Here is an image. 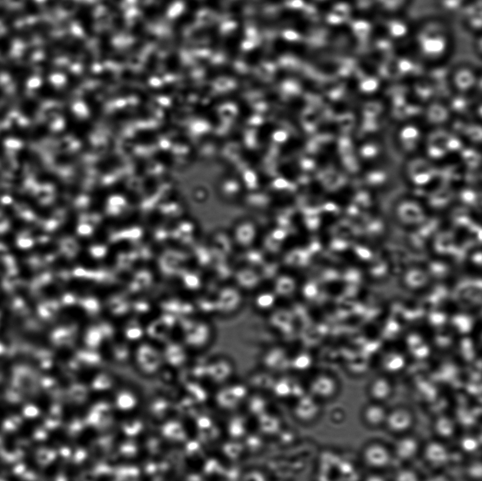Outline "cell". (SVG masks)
<instances>
[{"label": "cell", "mask_w": 482, "mask_h": 481, "mask_svg": "<svg viewBox=\"0 0 482 481\" xmlns=\"http://www.w3.org/2000/svg\"><path fill=\"white\" fill-rule=\"evenodd\" d=\"M365 461L374 468H383L390 461V452L381 444H374L365 449L363 453Z\"/></svg>", "instance_id": "obj_1"}, {"label": "cell", "mask_w": 482, "mask_h": 481, "mask_svg": "<svg viewBox=\"0 0 482 481\" xmlns=\"http://www.w3.org/2000/svg\"><path fill=\"white\" fill-rule=\"evenodd\" d=\"M388 428L394 432H404L408 430L412 424V416L404 409H397L387 416Z\"/></svg>", "instance_id": "obj_2"}, {"label": "cell", "mask_w": 482, "mask_h": 481, "mask_svg": "<svg viewBox=\"0 0 482 481\" xmlns=\"http://www.w3.org/2000/svg\"><path fill=\"white\" fill-rule=\"evenodd\" d=\"M425 458L431 465L439 466L446 463L449 459V452L445 446L439 442H433L426 446Z\"/></svg>", "instance_id": "obj_3"}, {"label": "cell", "mask_w": 482, "mask_h": 481, "mask_svg": "<svg viewBox=\"0 0 482 481\" xmlns=\"http://www.w3.org/2000/svg\"><path fill=\"white\" fill-rule=\"evenodd\" d=\"M418 443L412 438H404L397 443L396 452L401 460H410L416 455Z\"/></svg>", "instance_id": "obj_4"}, {"label": "cell", "mask_w": 482, "mask_h": 481, "mask_svg": "<svg viewBox=\"0 0 482 481\" xmlns=\"http://www.w3.org/2000/svg\"><path fill=\"white\" fill-rule=\"evenodd\" d=\"M385 410L379 405H371L364 411L365 420L371 425H378L385 421L387 418Z\"/></svg>", "instance_id": "obj_5"}, {"label": "cell", "mask_w": 482, "mask_h": 481, "mask_svg": "<svg viewBox=\"0 0 482 481\" xmlns=\"http://www.w3.org/2000/svg\"><path fill=\"white\" fill-rule=\"evenodd\" d=\"M454 422L450 418L442 416L437 419L435 423L436 433L442 438H450L455 433Z\"/></svg>", "instance_id": "obj_6"}, {"label": "cell", "mask_w": 482, "mask_h": 481, "mask_svg": "<svg viewBox=\"0 0 482 481\" xmlns=\"http://www.w3.org/2000/svg\"><path fill=\"white\" fill-rule=\"evenodd\" d=\"M371 394L378 400H383L388 398L390 394L389 384L383 381H379L374 384Z\"/></svg>", "instance_id": "obj_7"}, {"label": "cell", "mask_w": 482, "mask_h": 481, "mask_svg": "<svg viewBox=\"0 0 482 481\" xmlns=\"http://www.w3.org/2000/svg\"><path fill=\"white\" fill-rule=\"evenodd\" d=\"M461 447L464 452L473 453L478 449L480 444L476 438L468 436L463 438L461 442Z\"/></svg>", "instance_id": "obj_8"}, {"label": "cell", "mask_w": 482, "mask_h": 481, "mask_svg": "<svg viewBox=\"0 0 482 481\" xmlns=\"http://www.w3.org/2000/svg\"><path fill=\"white\" fill-rule=\"evenodd\" d=\"M396 481H420V480L418 476L414 471L409 469H402L397 473Z\"/></svg>", "instance_id": "obj_9"}, {"label": "cell", "mask_w": 482, "mask_h": 481, "mask_svg": "<svg viewBox=\"0 0 482 481\" xmlns=\"http://www.w3.org/2000/svg\"><path fill=\"white\" fill-rule=\"evenodd\" d=\"M183 9H184V4L182 2L180 1H175L170 5L167 14L171 18H175L182 12Z\"/></svg>", "instance_id": "obj_10"}, {"label": "cell", "mask_w": 482, "mask_h": 481, "mask_svg": "<svg viewBox=\"0 0 482 481\" xmlns=\"http://www.w3.org/2000/svg\"><path fill=\"white\" fill-rule=\"evenodd\" d=\"M469 474L475 479L481 477L482 466L481 463H475L470 466L469 469Z\"/></svg>", "instance_id": "obj_11"}, {"label": "cell", "mask_w": 482, "mask_h": 481, "mask_svg": "<svg viewBox=\"0 0 482 481\" xmlns=\"http://www.w3.org/2000/svg\"><path fill=\"white\" fill-rule=\"evenodd\" d=\"M425 481H449V480H448V478L442 476V475H436V476H432Z\"/></svg>", "instance_id": "obj_12"}, {"label": "cell", "mask_w": 482, "mask_h": 481, "mask_svg": "<svg viewBox=\"0 0 482 481\" xmlns=\"http://www.w3.org/2000/svg\"><path fill=\"white\" fill-rule=\"evenodd\" d=\"M366 481H385V480L382 476H378V475H371L366 479Z\"/></svg>", "instance_id": "obj_13"}]
</instances>
